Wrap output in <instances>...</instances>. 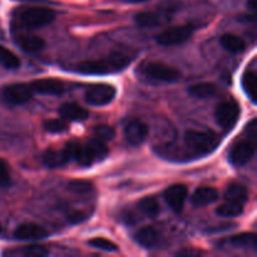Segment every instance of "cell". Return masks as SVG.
<instances>
[{"instance_id": "1", "label": "cell", "mask_w": 257, "mask_h": 257, "mask_svg": "<svg viewBox=\"0 0 257 257\" xmlns=\"http://www.w3.org/2000/svg\"><path fill=\"white\" fill-rule=\"evenodd\" d=\"M132 62V57L124 53H113L109 57L102 59L85 60L75 65V70L82 74H110L120 72Z\"/></svg>"}, {"instance_id": "2", "label": "cell", "mask_w": 257, "mask_h": 257, "mask_svg": "<svg viewBox=\"0 0 257 257\" xmlns=\"http://www.w3.org/2000/svg\"><path fill=\"white\" fill-rule=\"evenodd\" d=\"M185 150L188 157H202L210 155L220 145L217 135L210 131L190 130L185 133Z\"/></svg>"}, {"instance_id": "3", "label": "cell", "mask_w": 257, "mask_h": 257, "mask_svg": "<svg viewBox=\"0 0 257 257\" xmlns=\"http://www.w3.org/2000/svg\"><path fill=\"white\" fill-rule=\"evenodd\" d=\"M13 19L17 25L24 28H40L50 24L55 19V13L49 8L22 7L13 13Z\"/></svg>"}, {"instance_id": "4", "label": "cell", "mask_w": 257, "mask_h": 257, "mask_svg": "<svg viewBox=\"0 0 257 257\" xmlns=\"http://www.w3.org/2000/svg\"><path fill=\"white\" fill-rule=\"evenodd\" d=\"M108 156V147L104 142L98 140H92L84 145L78 146L77 153H75L74 161H77L80 166L90 167L92 165L102 162Z\"/></svg>"}, {"instance_id": "5", "label": "cell", "mask_w": 257, "mask_h": 257, "mask_svg": "<svg viewBox=\"0 0 257 257\" xmlns=\"http://www.w3.org/2000/svg\"><path fill=\"white\" fill-rule=\"evenodd\" d=\"M141 72L151 79L160 82L175 83L180 80L181 73L176 68L161 62H148L141 67Z\"/></svg>"}, {"instance_id": "6", "label": "cell", "mask_w": 257, "mask_h": 257, "mask_svg": "<svg viewBox=\"0 0 257 257\" xmlns=\"http://www.w3.org/2000/svg\"><path fill=\"white\" fill-rule=\"evenodd\" d=\"M78 142H69L62 148V150H48L45 151L43 155L42 160L47 167L49 168H59L67 165L72 160L75 158V153H77Z\"/></svg>"}, {"instance_id": "7", "label": "cell", "mask_w": 257, "mask_h": 257, "mask_svg": "<svg viewBox=\"0 0 257 257\" xmlns=\"http://www.w3.org/2000/svg\"><path fill=\"white\" fill-rule=\"evenodd\" d=\"M215 117L223 131H231L240 118V105L235 99L223 100L216 108Z\"/></svg>"}, {"instance_id": "8", "label": "cell", "mask_w": 257, "mask_h": 257, "mask_svg": "<svg viewBox=\"0 0 257 257\" xmlns=\"http://www.w3.org/2000/svg\"><path fill=\"white\" fill-rule=\"evenodd\" d=\"M193 32H195V27L193 25H177V27L167 28L163 32H161L157 35V38H156V40L161 45L172 47V45H178L187 42L192 37Z\"/></svg>"}, {"instance_id": "9", "label": "cell", "mask_w": 257, "mask_h": 257, "mask_svg": "<svg viewBox=\"0 0 257 257\" xmlns=\"http://www.w3.org/2000/svg\"><path fill=\"white\" fill-rule=\"evenodd\" d=\"M33 95V90L29 84L25 83H15V84L5 85L0 90V98L4 103L9 105L24 104L30 100Z\"/></svg>"}, {"instance_id": "10", "label": "cell", "mask_w": 257, "mask_h": 257, "mask_svg": "<svg viewBox=\"0 0 257 257\" xmlns=\"http://www.w3.org/2000/svg\"><path fill=\"white\" fill-rule=\"evenodd\" d=\"M117 90L113 85L104 84V83H99V84H93L85 92V102L90 105H100L109 104L113 99L115 98Z\"/></svg>"}, {"instance_id": "11", "label": "cell", "mask_w": 257, "mask_h": 257, "mask_svg": "<svg viewBox=\"0 0 257 257\" xmlns=\"http://www.w3.org/2000/svg\"><path fill=\"white\" fill-rule=\"evenodd\" d=\"M253 155H255V143L252 141H238L231 147L228 160L235 167H242L252 160Z\"/></svg>"}, {"instance_id": "12", "label": "cell", "mask_w": 257, "mask_h": 257, "mask_svg": "<svg viewBox=\"0 0 257 257\" xmlns=\"http://www.w3.org/2000/svg\"><path fill=\"white\" fill-rule=\"evenodd\" d=\"M188 188L185 185H172L165 191V200L167 205L175 212H181L185 207V202L187 200Z\"/></svg>"}, {"instance_id": "13", "label": "cell", "mask_w": 257, "mask_h": 257, "mask_svg": "<svg viewBox=\"0 0 257 257\" xmlns=\"http://www.w3.org/2000/svg\"><path fill=\"white\" fill-rule=\"evenodd\" d=\"M148 136V127L140 119H131L124 125V137L132 146H140Z\"/></svg>"}, {"instance_id": "14", "label": "cell", "mask_w": 257, "mask_h": 257, "mask_svg": "<svg viewBox=\"0 0 257 257\" xmlns=\"http://www.w3.org/2000/svg\"><path fill=\"white\" fill-rule=\"evenodd\" d=\"M48 236V231L37 223L27 222L18 226L14 231V237L20 241L43 240Z\"/></svg>"}, {"instance_id": "15", "label": "cell", "mask_w": 257, "mask_h": 257, "mask_svg": "<svg viewBox=\"0 0 257 257\" xmlns=\"http://www.w3.org/2000/svg\"><path fill=\"white\" fill-rule=\"evenodd\" d=\"M29 85L33 92L40 93V94L59 95L64 92V84L59 79H54V78L33 80Z\"/></svg>"}, {"instance_id": "16", "label": "cell", "mask_w": 257, "mask_h": 257, "mask_svg": "<svg viewBox=\"0 0 257 257\" xmlns=\"http://www.w3.org/2000/svg\"><path fill=\"white\" fill-rule=\"evenodd\" d=\"M168 12H141L135 17V22L142 28H155L170 20Z\"/></svg>"}, {"instance_id": "17", "label": "cell", "mask_w": 257, "mask_h": 257, "mask_svg": "<svg viewBox=\"0 0 257 257\" xmlns=\"http://www.w3.org/2000/svg\"><path fill=\"white\" fill-rule=\"evenodd\" d=\"M218 200V191L213 187H200L191 197V202L196 207L211 205Z\"/></svg>"}, {"instance_id": "18", "label": "cell", "mask_w": 257, "mask_h": 257, "mask_svg": "<svg viewBox=\"0 0 257 257\" xmlns=\"http://www.w3.org/2000/svg\"><path fill=\"white\" fill-rule=\"evenodd\" d=\"M59 114L63 119L73 120V122H80L87 119L89 113L87 109L80 107L77 103H65L59 108Z\"/></svg>"}, {"instance_id": "19", "label": "cell", "mask_w": 257, "mask_h": 257, "mask_svg": "<svg viewBox=\"0 0 257 257\" xmlns=\"http://www.w3.org/2000/svg\"><path fill=\"white\" fill-rule=\"evenodd\" d=\"M17 44L22 48L23 50L29 53H37L44 49L45 42L43 38L33 34H19L15 38Z\"/></svg>"}, {"instance_id": "20", "label": "cell", "mask_w": 257, "mask_h": 257, "mask_svg": "<svg viewBox=\"0 0 257 257\" xmlns=\"http://www.w3.org/2000/svg\"><path fill=\"white\" fill-rule=\"evenodd\" d=\"M160 233L152 226H147L137 231L135 235V240L138 245L143 246L146 248H152L160 242Z\"/></svg>"}, {"instance_id": "21", "label": "cell", "mask_w": 257, "mask_h": 257, "mask_svg": "<svg viewBox=\"0 0 257 257\" xmlns=\"http://www.w3.org/2000/svg\"><path fill=\"white\" fill-rule=\"evenodd\" d=\"M225 197L228 201H235L238 203H246L248 201V191L242 183L233 182L227 186L225 191Z\"/></svg>"}, {"instance_id": "22", "label": "cell", "mask_w": 257, "mask_h": 257, "mask_svg": "<svg viewBox=\"0 0 257 257\" xmlns=\"http://www.w3.org/2000/svg\"><path fill=\"white\" fill-rule=\"evenodd\" d=\"M221 45L230 53H241L246 49V43L242 38L235 34H223L221 37Z\"/></svg>"}, {"instance_id": "23", "label": "cell", "mask_w": 257, "mask_h": 257, "mask_svg": "<svg viewBox=\"0 0 257 257\" xmlns=\"http://www.w3.org/2000/svg\"><path fill=\"white\" fill-rule=\"evenodd\" d=\"M216 92H217V87L213 83L208 82L197 83V84H193L188 88V94L195 98H201V99L211 98L216 94Z\"/></svg>"}, {"instance_id": "24", "label": "cell", "mask_w": 257, "mask_h": 257, "mask_svg": "<svg viewBox=\"0 0 257 257\" xmlns=\"http://www.w3.org/2000/svg\"><path fill=\"white\" fill-rule=\"evenodd\" d=\"M49 253V250H48L45 246L42 245H30L27 246V247H23L20 250H10L5 251L4 255L8 256H25V257H43L47 256Z\"/></svg>"}, {"instance_id": "25", "label": "cell", "mask_w": 257, "mask_h": 257, "mask_svg": "<svg viewBox=\"0 0 257 257\" xmlns=\"http://www.w3.org/2000/svg\"><path fill=\"white\" fill-rule=\"evenodd\" d=\"M242 88L252 103H256L257 97V74L253 70H247L242 75Z\"/></svg>"}, {"instance_id": "26", "label": "cell", "mask_w": 257, "mask_h": 257, "mask_svg": "<svg viewBox=\"0 0 257 257\" xmlns=\"http://www.w3.org/2000/svg\"><path fill=\"white\" fill-rule=\"evenodd\" d=\"M243 212V205L242 203L235 202V201H228L226 200L225 203L218 206L216 208V213L221 217H237V216L242 215Z\"/></svg>"}, {"instance_id": "27", "label": "cell", "mask_w": 257, "mask_h": 257, "mask_svg": "<svg viewBox=\"0 0 257 257\" xmlns=\"http://www.w3.org/2000/svg\"><path fill=\"white\" fill-rule=\"evenodd\" d=\"M230 243L238 248H251V250H255L256 235L255 233H250V232L240 233V235L232 236V237L230 238Z\"/></svg>"}, {"instance_id": "28", "label": "cell", "mask_w": 257, "mask_h": 257, "mask_svg": "<svg viewBox=\"0 0 257 257\" xmlns=\"http://www.w3.org/2000/svg\"><path fill=\"white\" fill-rule=\"evenodd\" d=\"M138 210L147 217H156L160 213V203L155 197H145L138 202Z\"/></svg>"}, {"instance_id": "29", "label": "cell", "mask_w": 257, "mask_h": 257, "mask_svg": "<svg viewBox=\"0 0 257 257\" xmlns=\"http://www.w3.org/2000/svg\"><path fill=\"white\" fill-rule=\"evenodd\" d=\"M0 64L7 69H17L20 65V59L14 53L0 45Z\"/></svg>"}, {"instance_id": "30", "label": "cell", "mask_w": 257, "mask_h": 257, "mask_svg": "<svg viewBox=\"0 0 257 257\" xmlns=\"http://www.w3.org/2000/svg\"><path fill=\"white\" fill-rule=\"evenodd\" d=\"M68 190L72 191L73 193H77V195H88V193L93 192L94 187L89 181L74 180L68 183Z\"/></svg>"}, {"instance_id": "31", "label": "cell", "mask_w": 257, "mask_h": 257, "mask_svg": "<svg viewBox=\"0 0 257 257\" xmlns=\"http://www.w3.org/2000/svg\"><path fill=\"white\" fill-rule=\"evenodd\" d=\"M114 136V128L107 124L95 125L94 130H93V137H94V140L100 141V142H107V141L113 140Z\"/></svg>"}, {"instance_id": "32", "label": "cell", "mask_w": 257, "mask_h": 257, "mask_svg": "<svg viewBox=\"0 0 257 257\" xmlns=\"http://www.w3.org/2000/svg\"><path fill=\"white\" fill-rule=\"evenodd\" d=\"M88 245L94 248H98V250L107 251V252H117L118 251V246L114 242H112V241L107 240L104 237L92 238V240L88 241Z\"/></svg>"}, {"instance_id": "33", "label": "cell", "mask_w": 257, "mask_h": 257, "mask_svg": "<svg viewBox=\"0 0 257 257\" xmlns=\"http://www.w3.org/2000/svg\"><path fill=\"white\" fill-rule=\"evenodd\" d=\"M44 128L50 133H62L68 131V123L63 119H49L44 123Z\"/></svg>"}, {"instance_id": "34", "label": "cell", "mask_w": 257, "mask_h": 257, "mask_svg": "<svg viewBox=\"0 0 257 257\" xmlns=\"http://www.w3.org/2000/svg\"><path fill=\"white\" fill-rule=\"evenodd\" d=\"M10 185L9 167L3 160H0V187H8Z\"/></svg>"}, {"instance_id": "35", "label": "cell", "mask_w": 257, "mask_h": 257, "mask_svg": "<svg viewBox=\"0 0 257 257\" xmlns=\"http://www.w3.org/2000/svg\"><path fill=\"white\" fill-rule=\"evenodd\" d=\"M122 218H123V221L127 223V225H135V223L138 221L137 213L133 212V211H131V210H125L124 212H123Z\"/></svg>"}, {"instance_id": "36", "label": "cell", "mask_w": 257, "mask_h": 257, "mask_svg": "<svg viewBox=\"0 0 257 257\" xmlns=\"http://www.w3.org/2000/svg\"><path fill=\"white\" fill-rule=\"evenodd\" d=\"M68 218H69V221L72 223H79L87 218V215L84 212H82V211H73V212H70L68 215Z\"/></svg>"}, {"instance_id": "37", "label": "cell", "mask_w": 257, "mask_h": 257, "mask_svg": "<svg viewBox=\"0 0 257 257\" xmlns=\"http://www.w3.org/2000/svg\"><path fill=\"white\" fill-rule=\"evenodd\" d=\"M177 256H183V257H187V256H198L200 255V251L197 250H193V248H183V250L178 251L176 253Z\"/></svg>"}, {"instance_id": "38", "label": "cell", "mask_w": 257, "mask_h": 257, "mask_svg": "<svg viewBox=\"0 0 257 257\" xmlns=\"http://www.w3.org/2000/svg\"><path fill=\"white\" fill-rule=\"evenodd\" d=\"M247 7H248V9L250 10H252V12H255L256 10V0H248L247 2Z\"/></svg>"}, {"instance_id": "39", "label": "cell", "mask_w": 257, "mask_h": 257, "mask_svg": "<svg viewBox=\"0 0 257 257\" xmlns=\"http://www.w3.org/2000/svg\"><path fill=\"white\" fill-rule=\"evenodd\" d=\"M130 2H133V3H142V2H147V0H130Z\"/></svg>"}, {"instance_id": "40", "label": "cell", "mask_w": 257, "mask_h": 257, "mask_svg": "<svg viewBox=\"0 0 257 257\" xmlns=\"http://www.w3.org/2000/svg\"><path fill=\"white\" fill-rule=\"evenodd\" d=\"M27 2H44V0H27Z\"/></svg>"}, {"instance_id": "41", "label": "cell", "mask_w": 257, "mask_h": 257, "mask_svg": "<svg viewBox=\"0 0 257 257\" xmlns=\"http://www.w3.org/2000/svg\"><path fill=\"white\" fill-rule=\"evenodd\" d=\"M0 232H2V225H0Z\"/></svg>"}]
</instances>
